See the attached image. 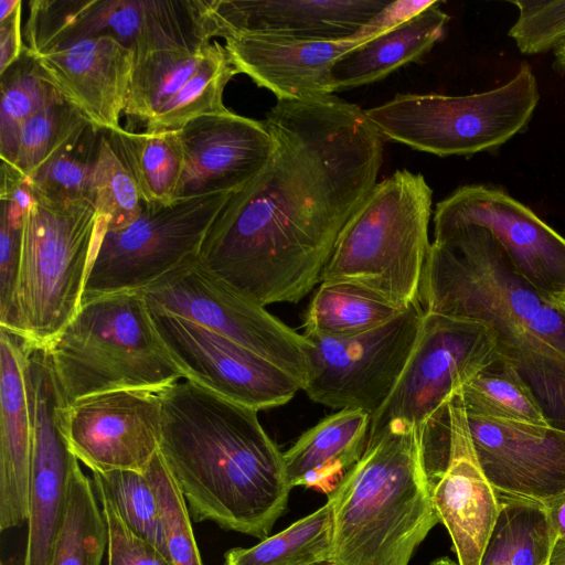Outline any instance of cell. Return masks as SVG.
Listing matches in <instances>:
<instances>
[{
    "mask_svg": "<svg viewBox=\"0 0 565 565\" xmlns=\"http://www.w3.org/2000/svg\"><path fill=\"white\" fill-rule=\"evenodd\" d=\"M275 151L227 202L198 264L266 307L297 303L321 281L335 243L376 184L384 138L334 95L277 100L263 120Z\"/></svg>",
    "mask_w": 565,
    "mask_h": 565,
    "instance_id": "obj_1",
    "label": "cell"
},
{
    "mask_svg": "<svg viewBox=\"0 0 565 565\" xmlns=\"http://www.w3.org/2000/svg\"><path fill=\"white\" fill-rule=\"evenodd\" d=\"M418 301L425 312L488 327L498 354L523 381L546 423L565 430V312L515 268L487 227L435 236Z\"/></svg>",
    "mask_w": 565,
    "mask_h": 565,
    "instance_id": "obj_2",
    "label": "cell"
},
{
    "mask_svg": "<svg viewBox=\"0 0 565 565\" xmlns=\"http://www.w3.org/2000/svg\"><path fill=\"white\" fill-rule=\"evenodd\" d=\"M160 395V454L194 519L266 539L292 488L258 411L185 380Z\"/></svg>",
    "mask_w": 565,
    "mask_h": 565,
    "instance_id": "obj_3",
    "label": "cell"
},
{
    "mask_svg": "<svg viewBox=\"0 0 565 565\" xmlns=\"http://www.w3.org/2000/svg\"><path fill=\"white\" fill-rule=\"evenodd\" d=\"M424 433L392 422L369 435L361 458L327 494L333 514L332 565H408L440 522Z\"/></svg>",
    "mask_w": 565,
    "mask_h": 565,
    "instance_id": "obj_4",
    "label": "cell"
},
{
    "mask_svg": "<svg viewBox=\"0 0 565 565\" xmlns=\"http://www.w3.org/2000/svg\"><path fill=\"white\" fill-rule=\"evenodd\" d=\"M43 349L66 405L118 390L161 392L184 380L158 337L142 291L81 302Z\"/></svg>",
    "mask_w": 565,
    "mask_h": 565,
    "instance_id": "obj_5",
    "label": "cell"
},
{
    "mask_svg": "<svg viewBox=\"0 0 565 565\" xmlns=\"http://www.w3.org/2000/svg\"><path fill=\"white\" fill-rule=\"evenodd\" d=\"M32 192L34 200L22 223L15 284L0 328L35 350L45 348L81 307L97 236V211L87 199L60 200Z\"/></svg>",
    "mask_w": 565,
    "mask_h": 565,
    "instance_id": "obj_6",
    "label": "cell"
},
{
    "mask_svg": "<svg viewBox=\"0 0 565 565\" xmlns=\"http://www.w3.org/2000/svg\"><path fill=\"white\" fill-rule=\"evenodd\" d=\"M431 202L422 173L396 170L376 182L343 227L321 281L359 285L406 309L418 300Z\"/></svg>",
    "mask_w": 565,
    "mask_h": 565,
    "instance_id": "obj_7",
    "label": "cell"
},
{
    "mask_svg": "<svg viewBox=\"0 0 565 565\" xmlns=\"http://www.w3.org/2000/svg\"><path fill=\"white\" fill-rule=\"evenodd\" d=\"M527 63L504 85L462 96L401 94L365 110L383 138L439 157L490 151L523 131L539 104Z\"/></svg>",
    "mask_w": 565,
    "mask_h": 565,
    "instance_id": "obj_8",
    "label": "cell"
},
{
    "mask_svg": "<svg viewBox=\"0 0 565 565\" xmlns=\"http://www.w3.org/2000/svg\"><path fill=\"white\" fill-rule=\"evenodd\" d=\"M236 192L145 204L135 222L114 231H107V217L97 215V236L81 302L111 294L145 291L198 260L209 230Z\"/></svg>",
    "mask_w": 565,
    "mask_h": 565,
    "instance_id": "obj_9",
    "label": "cell"
},
{
    "mask_svg": "<svg viewBox=\"0 0 565 565\" xmlns=\"http://www.w3.org/2000/svg\"><path fill=\"white\" fill-rule=\"evenodd\" d=\"M29 7L31 55L109 36L137 62L164 50H200L215 36L207 0H33Z\"/></svg>",
    "mask_w": 565,
    "mask_h": 565,
    "instance_id": "obj_10",
    "label": "cell"
},
{
    "mask_svg": "<svg viewBox=\"0 0 565 565\" xmlns=\"http://www.w3.org/2000/svg\"><path fill=\"white\" fill-rule=\"evenodd\" d=\"M498 358L497 338L488 327L425 312L394 388L371 416L369 435L401 422L424 433L425 450L439 448L448 439L449 401Z\"/></svg>",
    "mask_w": 565,
    "mask_h": 565,
    "instance_id": "obj_11",
    "label": "cell"
},
{
    "mask_svg": "<svg viewBox=\"0 0 565 565\" xmlns=\"http://www.w3.org/2000/svg\"><path fill=\"white\" fill-rule=\"evenodd\" d=\"M424 309L418 300L386 323L351 337L303 333L310 341L302 391L333 409L371 416L394 388L415 344Z\"/></svg>",
    "mask_w": 565,
    "mask_h": 565,
    "instance_id": "obj_12",
    "label": "cell"
},
{
    "mask_svg": "<svg viewBox=\"0 0 565 565\" xmlns=\"http://www.w3.org/2000/svg\"><path fill=\"white\" fill-rule=\"evenodd\" d=\"M142 292L149 307L192 321L257 353L292 375L303 390L311 345L306 335L204 270L198 260Z\"/></svg>",
    "mask_w": 565,
    "mask_h": 565,
    "instance_id": "obj_13",
    "label": "cell"
},
{
    "mask_svg": "<svg viewBox=\"0 0 565 565\" xmlns=\"http://www.w3.org/2000/svg\"><path fill=\"white\" fill-rule=\"evenodd\" d=\"M26 374L32 451L22 565H49L79 461L68 445L64 428L66 403L44 349L30 351Z\"/></svg>",
    "mask_w": 565,
    "mask_h": 565,
    "instance_id": "obj_14",
    "label": "cell"
},
{
    "mask_svg": "<svg viewBox=\"0 0 565 565\" xmlns=\"http://www.w3.org/2000/svg\"><path fill=\"white\" fill-rule=\"evenodd\" d=\"M149 311L185 381L258 412L287 404L301 390L288 372L241 344L181 317Z\"/></svg>",
    "mask_w": 565,
    "mask_h": 565,
    "instance_id": "obj_15",
    "label": "cell"
},
{
    "mask_svg": "<svg viewBox=\"0 0 565 565\" xmlns=\"http://www.w3.org/2000/svg\"><path fill=\"white\" fill-rule=\"evenodd\" d=\"M434 237L465 225L490 230L518 271L557 302L565 290V237L501 188L463 185L434 212Z\"/></svg>",
    "mask_w": 565,
    "mask_h": 565,
    "instance_id": "obj_16",
    "label": "cell"
},
{
    "mask_svg": "<svg viewBox=\"0 0 565 565\" xmlns=\"http://www.w3.org/2000/svg\"><path fill=\"white\" fill-rule=\"evenodd\" d=\"M64 428L73 454L92 472L145 473L160 451V392L118 390L79 398L65 406Z\"/></svg>",
    "mask_w": 565,
    "mask_h": 565,
    "instance_id": "obj_17",
    "label": "cell"
},
{
    "mask_svg": "<svg viewBox=\"0 0 565 565\" xmlns=\"http://www.w3.org/2000/svg\"><path fill=\"white\" fill-rule=\"evenodd\" d=\"M479 463L499 499L542 507L565 492V430L467 415Z\"/></svg>",
    "mask_w": 565,
    "mask_h": 565,
    "instance_id": "obj_18",
    "label": "cell"
},
{
    "mask_svg": "<svg viewBox=\"0 0 565 565\" xmlns=\"http://www.w3.org/2000/svg\"><path fill=\"white\" fill-rule=\"evenodd\" d=\"M183 168L175 199L238 191L266 166L275 140L263 120L230 109L195 118L178 130Z\"/></svg>",
    "mask_w": 565,
    "mask_h": 565,
    "instance_id": "obj_19",
    "label": "cell"
},
{
    "mask_svg": "<svg viewBox=\"0 0 565 565\" xmlns=\"http://www.w3.org/2000/svg\"><path fill=\"white\" fill-rule=\"evenodd\" d=\"M460 391L448 403V457L431 495L458 565H481L501 503L476 455Z\"/></svg>",
    "mask_w": 565,
    "mask_h": 565,
    "instance_id": "obj_20",
    "label": "cell"
},
{
    "mask_svg": "<svg viewBox=\"0 0 565 565\" xmlns=\"http://www.w3.org/2000/svg\"><path fill=\"white\" fill-rule=\"evenodd\" d=\"M32 56L46 81L96 131L120 128L135 66L129 49L96 36Z\"/></svg>",
    "mask_w": 565,
    "mask_h": 565,
    "instance_id": "obj_21",
    "label": "cell"
},
{
    "mask_svg": "<svg viewBox=\"0 0 565 565\" xmlns=\"http://www.w3.org/2000/svg\"><path fill=\"white\" fill-rule=\"evenodd\" d=\"M387 0H207L215 36L259 33L298 40L355 38Z\"/></svg>",
    "mask_w": 565,
    "mask_h": 565,
    "instance_id": "obj_22",
    "label": "cell"
},
{
    "mask_svg": "<svg viewBox=\"0 0 565 565\" xmlns=\"http://www.w3.org/2000/svg\"><path fill=\"white\" fill-rule=\"evenodd\" d=\"M377 34L364 32L352 39L320 41L235 33L224 38V47L237 73L271 92L277 100H307L333 95V64Z\"/></svg>",
    "mask_w": 565,
    "mask_h": 565,
    "instance_id": "obj_23",
    "label": "cell"
},
{
    "mask_svg": "<svg viewBox=\"0 0 565 565\" xmlns=\"http://www.w3.org/2000/svg\"><path fill=\"white\" fill-rule=\"evenodd\" d=\"M31 349L0 328V529L28 520L32 418L28 388Z\"/></svg>",
    "mask_w": 565,
    "mask_h": 565,
    "instance_id": "obj_24",
    "label": "cell"
},
{
    "mask_svg": "<svg viewBox=\"0 0 565 565\" xmlns=\"http://www.w3.org/2000/svg\"><path fill=\"white\" fill-rule=\"evenodd\" d=\"M440 1L369 39L337 60L330 71L332 92L381 81L399 67L419 61L438 42L449 21Z\"/></svg>",
    "mask_w": 565,
    "mask_h": 565,
    "instance_id": "obj_25",
    "label": "cell"
},
{
    "mask_svg": "<svg viewBox=\"0 0 565 565\" xmlns=\"http://www.w3.org/2000/svg\"><path fill=\"white\" fill-rule=\"evenodd\" d=\"M370 426L371 414L345 408L306 430L284 452L290 487L316 489L328 494L363 455Z\"/></svg>",
    "mask_w": 565,
    "mask_h": 565,
    "instance_id": "obj_26",
    "label": "cell"
},
{
    "mask_svg": "<svg viewBox=\"0 0 565 565\" xmlns=\"http://www.w3.org/2000/svg\"><path fill=\"white\" fill-rule=\"evenodd\" d=\"M105 132L143 204L175 200L183 168L178 130L135 132L120 127Z\"/></svg>",
    "mask_w": 565,
    "mask_h": 565,
    "instance_id": "obj_27",
    "label": "cell"
},
{
    "mask_svg": "<svg viewBox=\"0 0 565 565\" xmlns=\"http://www.w3.org/2000/svg\"><path fill=\"white\" fill-rule=\"evenodd\" d=\"M405 309L380 295L347 281H321L309 301L305 333L351 337L392 320Z\"/></svg>",
    "mask_w": 565,
    "mask_h": 565,
    "instance_id": "obj_28",
    "label": "cell"
},
{
    "mask_svg": "<svg viewBox=\"0 0 565 565\" xmlns=\"http://www.w3.org/2000/svg\"><path fill=\"white\" fill-rule=\"evenodd\" d=\"M333 514L330 503L250 547L224 554L223 565H320L333 555Z\"/></svg>",
    "mask_w": 565,
    "mask_h": 565,
    "instance_id": "obj_29",
    "label": "cell"
},
{
    "mask_svg": "<svg viewBox=\"0 0 565 565\" xmlns=\"http://www.w3.org/2000/svg\"><path fill=\"white\" fill-rule=\"evenodd\" d=\"M96 497L93 481L78 466L49 565L102 564L107 526Z\"/></svg>",
    "mask_w": 565,
    "mask_h": 565,
    "instance_id": "obj_30",
    "label": "cell"
},
{
    "mask_svg": "<svg viewBox=\"0 0 565 565\" xmlns=\"http://www.w3.org/2000/svg\"><path fill=\"white\" fill-rule=\"evenodd\" d=\"M460 394L468 416L548 425L530 390L500 358L467 382Z\"/></svg>",
    "mask_w": 565,
    "mask_h": 565,
    "instance_id": "obj_31",
    "label": "cell"
},
{
    "mask_svg": "<svg viewBox=\"0 0 565 565\" xmlns=\"http://www.w3.org/2000/svg\"><path fill=\"white\" fill-rule=\"evenodd\" d=\"M207 46L159 51L135 62L124 113L145 122L153 118L195 74Z\"/></svg>",
    "mask_w": 565,
    "mask_h": 565,
    "instance_id": "obj_32",
    "label": "cell"
},
{
    "mask_svg": "<svg viewBox=\"0 0 565 565\" xmlns=\"http://www.w3.org/2000/svg\"><path fill=\"white\" fill-rule=\"evenodd\" d=\"M236 74L224 45L212 42L195 74L146 122V130H179L195 118L226 110L223 93Z\"/></svg>",
    "mask_w": 565,
    "mask_h": 565,
    "instance_id": "obj_33",
    "label": "cell"
},
{
    "mask_svg": "<svg viewBox=\"0 0 565 565\" xmlns=\"http://www.w3.org/2000/svg\"><path fill=\"white\" fill-rule=\"evenodd\" d=\"M60 93L46 81L26 47L1 74L0 157L13 164L22 128Z\"/></svg>",
    "mask_w": 565,
    "mask_h": 565,
    "instance_id": "obj_34",
    "label": "cell"
},
{
    "mask_svg": "<svg viewBox=\"0 0 565 565\" xmlns=\"http://www.w3.org/2000/svg\"><path fill=\"white\" fill-rule=\"evenodd\" d=\"M92 128L58 95L24 125L11 166L30 179L51 157Z\"/></svg>",
    "mask_w": 565,
    "mask_h": 565,
    "instance_id": "obj_35",
    "label": "cell"
},
{
    "mask_svg": "<svg viewBox=\"0 0 565 565\" xmlns=\"http://www.w3.org/2000/svg\"><path fill=\"white\" fill-rule=\"evenodd\" d=\"M92 481L96 495L109 499L136 533L169 556L158 499L146 472H93Z\"/></svg>",
    "mask_w": 565,
    "mask_h": 565,
    "instance_id": "obj_36",
    "label": "cell"
},
{
    "mask_svg": "<svg viewBox=\"0 0 565 565\" xmlns=\"http://www.w3.org/2000/svg\"><path fill=\"white\" fill-rule=\"evenodd\" d=\"M501 510L490 540L505 565H547L552 542L541 504L499 499Z\"/></svg>",
    "mask_w": 565,
    "mask_h": 565,
    "instance_id": "obj_37",
    "label": "cell"
},
{
    "mask_svg": "<svg viewBox=\"0 0 565 565\" xmlns=\"http://www.w3.org/2000/svg\"><path fill=\"white\" fill-rule=\"evenodd\" d=\"M92 202L97 215L107 217V231L128 226L141 215L145 206L132 178L114 152L106 134L98 139Z\"/></svg>",
    "mask_w": 565,
    "mask_h": 565,
    "instance_id": "obj_38",
    "label": "cell"
},
{
    "mask_svg": "<svg viewBox=\"0 0 565 565\" xmlns=\"http://www.w3.org/2000/svg\"><path fill=\"white\" fill-rule=\"evenodd\" d=\"M92 128L51 157L29 180L32 189L54 199L92 201L98 141L88 145Z\"/></svg>",
    "mask_w": 565,
    "mask_h": 565,
    "instance_id": "obj_39",
    "label": "cell"
},
{
    "mask_svg": "<svg viewBox=\"0 0 565 565\" xmlns=\"http://www.w3.org/2000/svg\"><path fill=\"white\" fill-rule=\"evenodd\" d=\"M158 499L166 544L174 565H203L186 500L160 451L146 471Z\"/></svg>",
    "mask_w": 565,
    "mask_h": 565,
    "instance_id": "obj_40",
    "label": "cell"
},
{
    "mask_svg": "<svg viewBox=\"0 0 565 565\" xmlns=\"http://www.w3.org/2000/svg\"><path fill=\"white\" fill-rule=\"evenodd\" d=\"M519 15L509 30L521 53L534 55L555 50L565 42V0H513Z\"/></svg>",
    "mask_w": 565,
    "mask_h": 565,
    "instance_id": "obj_41",
    "label": "cell"
},
{
    "mask_svg": "<svg viewBox=\"0 0 565 565\" xmlns=\"http://www.w3.org/2000/svg\"><path fill=\"white\" fill-rule=\"evenodd\" d=\"M97 497L107 526L108 565H174L169 556L125 522L109 499Z\"/></svg>",
    "mask_w": 565,
    "mask_h": 565,
    "instance_id": "obj_42",
    "label": "cell"
},
{
    "mask_svg": "<svg viewBox=\"0 0 565 565\" xmlns=\"http://www.w3.org/2000/svg\"><path fill=\"white\" fill-rule=\"evenodd\" d=\"M25 212L9 200H1L0 316L8 309L15 284Z\"/></svg>",
    "mask_w": 565,
    "mask_h": 565,
    "instance_id": "obj_43",
    "label": "cell"
},
{
    "mask_svg": "<svg viewBox=\"0 0 565 565\" xmlns=\"http://www.w3.org/2000/svg\"><path fill=\"white\" fill-rule=\"evenodd\" d=\"M22 4L0 21V74L15 63L25 50L20 26Z\"/></svg>",
    "mask_w": 565,
    "mask_h": 565,
    "instance_id": "obj_44",
    "label": "cell"
},
{
    "mask_svg": "<svg viewBox=\"0 0 565 565\" xmlns=\"http://www.w3.org/2000/svg\"><path fill=\"white\" fill-rule=\"evenodd\" d=\"M552 547L558 541H565V492L543 505Z\"/></svg>",
    "mask_w": 565,
    "mask_h": 565,
    "instance_id": "obj_45",
    "label": "cell"
},
{
    "mask_svg": "<svg viewBox=\"0 0 565 565\" xmlns=\"http://www.w3.org/2000/svg\"><path fill=\"white\" fill-rule=\"evenodd\" d=\"M547 565H565V541H558L553 545Z\"/></svg>",
    "mask_w": 565,
    "mask_h": 565,
    "instance_id": "obj_46",
    "label": "cell"
},
{
    "mask_svg": "<svg viewBox=\"0 0 565 565\" xmlns=\"http://www.w3.org/2000/svg\"><path fill=\"white\" fill-rule=\"evenodd\" d=\"M21 3V0H0V21L12 14Z\"/></svg>",
    "mask_w": 565,
    "mask_h": 565,
    "instance_id": "obj_47",
    "label": "cell"
},
{
    "mask_svg": "<svg viewBox=\"0 0 565 565\" xmlns=\"http://www.w3.org/2000/svg\"><path fill=\"white\" fill-rule=\"evenodd\" d=\"M555 68L565 72V42L554 50Z\"/></svg>",
    "mask_w": 565,
    "mask_h": 565,
    "instance_id": "obj_48",
    "label": "cell"
},
{
    "mask_svg": "<svg viewBox=\"0 0 565 565\" xmlns=\"http://www.w3.org/2000/svg\"><path fill=\"white\" fill-rule=\"evenodd\" d=\"M429 565H458V563H455L448 557H439L434 559Z\"/></svg>",
    "mask_w": 565,
    "mask_h": 565,
    "instance_id": "obj_49",
    "label": "cell"
},
{
    "mask_svg": "<svg viewBox=\"0 0 565 565\" xmlns=\"http://www.w3.org/2000/svg\"><path fill=\"white\" fill-rule=\"evenodd\" d=\"M558 306L564 310L565 312V290L562 292L559 298L557 299Z\"/></svg>",
    "mask_w": 565,
    "mask_h": 565,
    "instance_id": "obj_50",
    "label": "cell"
},
{
    "mask_svg": "<svg viewBox=\"0 0 565 565\" xmlns=\"http://www.w3.org/2000/svg\"><path fill=\"white\" fill-rule=\"evenodd\" d=\"M320 565H332L331 563H324V564H320Z\"/></svg>",
    "mask_w": 565,
    "mask_h": 565,
    "instance_id": "obj_51",
    "label": "cell"
}]
</instances>
